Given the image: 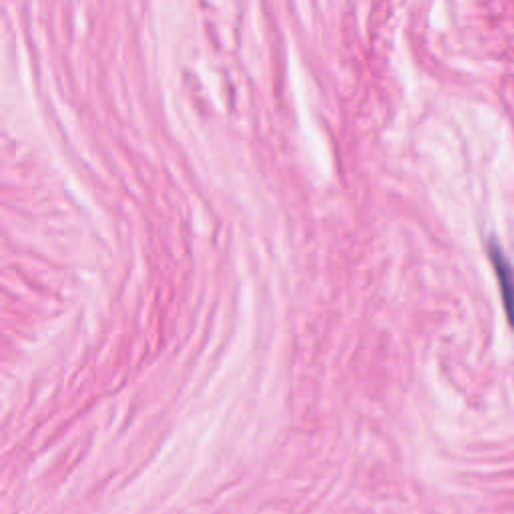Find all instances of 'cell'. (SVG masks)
I'll use <instances>...</instances> for the list:
<instances>
[{
    "label": "cell",
    "instance_id": "1",
    "mask_svg": "<svg viewBox=\"0 0 514 514\" xmlns=\"http://www.w3.org/2000/svg\"><path fill=\"white\" fill-rule=\"evenodd\" d=\"M488 255H490V262H492L496 278H498L508 324L514 328V270H512L510 262L506 260L504 251L500 249V245L494 239L488 243Z\"/></svg>",
    "mask_w": 514,
    "mask_h": 514
}]
</instances>
